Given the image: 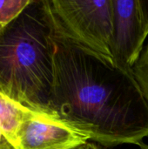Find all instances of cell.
Returning a JSON list of instances; mask_svg holds the SVG:
<instances>
[{
	"label": "cell",
	"mask_w": 148,
	"mask_h": 149,
	"mask_svg": "<svg viewBox=\"0 0 148 149\" xmlns=\"http://www.w3.org/2000/svg\"><path fill=\"white\" fill-rule=\"evenodd\" d=\"M48 1L58 34L85 48L112 58V0Z\"/></svg>",
	"instance_id": "obj_3"
},
{
	"label": "cell",
	"mask_w": 148,
	"mask_h": 149,
	"mask_svg": "<svg viewBox=\"0 0 148 149\" xmlns=\"http://www.w3.org/2000/svg\"><path fill=\"white\" fill-rule=\"evenodd\" d=\"M31 0H3L0 1V24L4 28L15 20Z\"/></svg>",
	"instance_id": "obj_7"
},
{
	"label": "cell",
	"mask_w": 148,
	"mask_h": 149,
	"mask_svg": "<svg viewBox=\"0 0 148 149\" xmlns=\"http://www.w3.org/2000/svg\"><path fill=\"white\" fill-rule=\"evenodd\" d=\"M85 149H106L105 147L96 143V142H93V141H88L87 144H86V147Z\"/></svg>",
	"instance_id": "obj_9"
},
{
	"label": "cell",
	"mask_w": 148,
	"mask_h": 149,
	"mask_svg": "<svg viewBox=\"0 0 148 149\" xmlns=\"http://www.w3.org/2000/svg\"><path fill=\"white\" fill-rule=\"evenodd\" d=\"M3 139H5V138L3 137V135L2 132L0 131V145H1V143H2V141H3Z\"/></svg>",
	"instance_id": "obj_11"
},
{
	"label": "cell",
	"mask_w": 148,
	"mask_h": 149,
	"mask_svg": "<svg viewBox=\"0 0 148 149\" xmlns=\"http://www.w3.org/2000/svg\"><path fill=\"white\" fill-rule=\"evenodd\" d=\"M51 107L55 117L106 148L141 146L148 137V105L132 72L57 30Z\"/></svg>",
	"instance_id": "obj_1"
},
{
	"label": "cell",
	"mask_w": 148,
	"mask_h": 149,
	"mask_svg": "<svg viewBox=\"0 0 148 149\" xmlns=\"http://www.w3.org/2000/svg\"><path fill=\"white\" fill-rule=\"evenodd\" d=\"M1 94H2V93H0V95H1Z\"/></svg>",
	"instance_id": "obj_14"
},
{
	"label": "cell",
	"mask_w": 148,
	"mask_h": 149,
	"mask_svg": "<svg viewBox=\"0 0 148 149\" xmlns=\"http://www.w3.org/2000/svg\"><path fill=\"white\" fill-rule=\"evenodd\" d=\"M140 147V149H148V145H145L144 143Z\"/></svg>",
	"instance_id": "obj_12"
},
{
	"label": "cell",
	"mask_w": 148,
	"mask_h": 149,
	"mask_svg": "<svg viewBox=\"0 0 148 149\" xmlns=\"http://www.w3.org/2000/svg\"><path fill=\"white\" fill-rule=\"evenodd\" d=\"M132 73L139 84L148 105V43L144 47L138 61L133 67Z\"/></svg>",
	"instance_id": "obj_8"
},
{
	"label": "cell",
	"mask_w": 148,
	"mask_h": 149,
	"mask_svg": "<svg viewBox=\"0 0 148 149\" xmlns=\"http://www.w3.org/2000/svg\"><path fill=\"white\" fill-rule=\"evenodd\" d=\"M3 27L0 24V33L2 32V31H3Z\"/></svg>",
	"instance_id": "obj_13"
},
{
	"label": "cell",
	"mask_w": 148,
	"mask_h": 149,
	"mask_svg": "<svg viewBox=\"0 0 148 149\" xmlns=\"http://www.w3.org/2000/svg\"><path fill=\"white\" fill-rule=\"evenodd\" d=\"M32 111L0 95V131L6 141L15 148L17 134L23 120Z\"/></svg>",
	"instance_id": "obj_6"
},
{
	"label": "cell",
	"mask_w": 148,
	"mask_h": 149,
	"mask_svg": "<svg viewBox=\"0 0 148 149\" xmlns=\"http://www.w3.org/2000/svg\"><path fill=\"white\" fill-rule=\"evenodd\" d=\"M55 35L48 0H31L0 33V93L51 116Z\"/></svg>",
	"instance_id": "obj_2"
},
{
	"label": "cell",
	"mask_w": 148,
	"mask_h": 149,
	"mask_svg": "<svg viewBox=\"0 0 148 149\" xmlns=\"http://www.w3.org/2000/svg\"><path fill=\"white\" fill-rule=\"evenodd\" d=\"M0 149H15L7 141L6 139H3V141H2L1 145H0Z\"/></svg>",
	"instance_id": "obj_10"
},
{
	"label": "cell",
	"mask_w": 148,
	"mask_h": 149,
	"mask_svg": "<svg viewBox=\"0 0 148 149\" xmlns=\"http://www.w3.org/2000/svg\"><path fill=\"white\" fill-rule=\"evenodd\" d=\"M112 1L111 58L117 65L132 72L148 36V0Z\"/></svg>",
	"instance_id": "obj_4"
},
{
	"label": "cell",
	"mask_w": 148,
	"mask_h": 149,
	"mask_svg": "<svg viewBox=\"0 0 148 149\" xmlns=\"http://www.w3.org/2000/svg\"><path fill=\"white\" fill-rule=\"evenodd\" d=\"M88 136L60 119L32 111L21 123L15 149H85Z\"/></svg>",
	"instance_id": "obj_5"
}]
</instances>
